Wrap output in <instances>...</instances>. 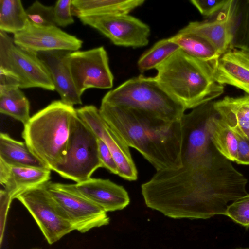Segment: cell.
<instances>
[{"label": "cell", "instance_id": "9", "mask_svg": "<svg viewBox=\"0 0 249 249\" xmlns=\"http://www.w3.org/2000/svg\"><path fill=\"white\" fill-rule=\"evenodd\" d=\"M68 64L80 96L89 88L108 89L113 87L114 76L104 47L71 52L68 56Z\"/></svg>", "mask_w": 249, "mask_h": 249}, {"label": "cell", "instance_id": "35", "mask_svg": "<svg viewBox=\"0 0 249 249\" xmlns=\"http://www.w3.org/2000/svg\"><path fill=\"white\" fill-rule=\"evenodd\" d=\"M249 249V248H241V247H240V248H235V249Z\"/></svg>", "mask_w": 249, "mask_h": 249}, {"label": "cell", "instance_id": "20", "mask_svg": "<svg viewBox=\"0 0 249 249\" xmlns=\"http://www.w3.org/2000/svg\"><path fill=\"white\" fill-rule=\"evenodd\" d=\"M0 160L12 166L49 169L25 142L15 140L5 133L0 134Z\"/></svg>", "mask_w": 249, "mask_h": 249}, {"label": "cell", "instance_id": "15", "mask_svg": "<svg viewBox=\"0 0 249 249\" xmlns=\"http://www.w3.org/2000/svg\"><path fill=\"white\" fill-rule=\"evenodd\" d=\"M55 187L91 201L107 213L121 210L130 203L127 192L109 179L90 178L75 184L53 183Z\"/></svg>", "mask_w": 249, "mask_h": 249}, {"label": "cell", "instance_id": "11", "mask_svg": "<svg viewBox=\"0 0 249 249\" xmlns=\"http://www.w3.org/2000/svg\"><path fill=\"white\" fill-rule=\"evenodd\" d=\"M78 117L101 139L110 151L118 168V175L129 181L136 180L138 172L129 147L105 121L99 109L87 105L76 109Z\"/></svg>", "mask_w": 249, "mask_h": 249}, {"label": "cell", "instance_id": "18", "mask_svg": "<svg viewBox=\"0 0 249 249\" xmlns=\"http://www.w3.org/2000/svg\"><path fill=\"white\" fill-rule=\"evenodd\" d=\"M49 169L9 166L0 160V182L12 197L30 188L49 181Z\"/></svg>", "mask_w": 249, "mask_h": 249}, {"label": "cell", "instance_id": "14", "mask_svg": "<svg viewBox=\"0 0 249 249\" xmlns=\"http://www.w3.org/2000/svg\"><path fill=\"white\" fill-rule=\"evenodd\" d=\"M18 46L37 53L54 50L78 51L83 41L55 25L38 26L29 21L21 31L14 34Z\"/></svg>", "mask_w": 249, "mask_h": 249}, {"label": "cell", "instance_id": "8", "mask_svg": "<svg viewBox=\"0 0 249 249\" xmlns=\"http://www.w3.org/2000/svg\"><path fill=\"white\" fill-rule=\"evenodd\" d=\"M46 183L27 189L15 198L28 211L47 242L52 245L74 230L66 213L48 192Z\"/></svg>", "mask_w": 249, "mask_h": 249}, {"label": "cell", "instance_id": "24", "mask_svg": "<svg viewBox=\"0 0 249 249\" xmlns=\"http://www.w3.org/2000/svg\"><path fill=\"white\" fill-rule=\"evenodd\" d=\"M211 135L212 142L217 150L229 160L235 161L238 137L218 113L212 120Z\"/></svg>", "mask_w": 249, "mask_h": 249}, {"label": "cell", "instance_id": "17", "mask_svg": "<svg viewBox=\"0 0 249 249\" xmlns=\"http://www.w3.org/2000/svg\"><path fill=\"white\" fill-rule=\"evenodd\" d=\"M223 85L238 88L249 95V55L240 50H229L220 57L213 76Z\"/></svg>", "mask_w": 249, "mask_h": 249}, {"label": "cell", "instance_id": "12", "mask_svg": "<svg viewBox=\"0 0 249 249\" xmlns=\"http://www.w3.org/2000/svg\"><path fill=\"white\" fill-rule=\"evenodd\" d=\"M53 199L63 210L74 230L84 233L92 229L106 226L110 219L103 209L87 199L46 183Z\"/></svg>", "mask_w": 249, "mask_h": 249}, {"label": "cell", "instance_id": "16", "mask_svg": "<svg viewBox=\"0 0 249 249\" xmlns=\"http://www.w3.org/2000/svg\"><path fill=\"white\" fill-rule=\"evenodd\" d=\"M71 51L54 50L41 52L37 54L43 63L55 88L64 103L73 106L81 105V96L73 83L68 64Z\"/></svg>", "mask_w": 249, "mask_h": 249}, {"label": "cell", "instance_id": "26", "mask_svg": "<svg viewBox=\"0 0 249 249\" xmlns=\"http://www.w3.org/2000/svg\"><path fill=\"white\" fill-rule=\"evenodd\" d=\"M180 49L169 38L161 39L140 57L137 63L138 69L141 72L156 69Z\"/></svg>", "mask_w": 249, "mask_h": 249}, {"label": "cell", "instance_id": "22", "mask_svg": "<svg viewBox=\"0 0 249 249\" xmlns=\"http://www.w3.org/2000/svg\"><path fill=\"white\" fill-rule=\"evenodd\" d=\"M169 39L189 55L209 64L215 71L216 69L221 55L203 37L192 33L178 32Z\"/></svg>", "mask_w": 249, "mask_h": 249}, {"label": "cell", "instance_id": "28", "mask_svg": "<svg viewBox=\"0 0 249 249\" xmlns=\"http://www.w3.org/2000/svg\"><path fill=\"white\" fill-rule=\"evenodd\" d=\"M29 21L38 26L55 25L54 20L53 6H46L36 1L26 10Z\"/></svg>", "mask_w": 249, "mask_h": 249}, {"label": "cell", "instance_id": "33", "mask_svg": "<svg viewBox=\"0 0 249 249\" xmlns=\"http://www.w3.org/2000/svg\"><path fill=\"white\" fill-rule=\"evenodd\" d=\"M236 134L238 142L235 162L238 164L249 165V139L244 136Z\"/></svg>", "mask_w": 249, "mask_h": 249}, {"label": "cell", "instance_id": "25", "mask_svg": "<svg viewBox=\"0 0 249 249\" xmlns=\"http://www.w3.org/2000/svg\"><path fill=\"white\" fill-rule=\"evenodd\" d=\"M29 20L19 0H0V31L14 34L22 31Z\"/></svg>", "mask_w": 249, "mask_h": 249}, {"label": "cell", "instance_id": "4", "mask_svg": "<svg viewBox=\"0 0 249 249\" xmlns=\"http://www.w3.org/2000/svg\"><path fill=\"white\" fill-rule=\"evenodd\" d=\"M73 106L55 100L39 110L24 125L22 137L30 150L54 171L65 160Z\"/></svg>", "mask_w": 249, "mask_h": 249}, {"label": "cell", "instance_id": "2", "mask_svg": "<svg viewBox=\"0 0 249 249\" xmlns=\"http://www.w3.org/2000/svg\"><path fill=\"white\" fill-rule=\"evenodd\" d=\"M99 111L125 143L138 151L156 171L181 167V121H167L140 110L103 102Z\"/></svg>", "mask_w": 249, "mask_h": 249}, {"label": "cell", "instance_id": "36", "mask_svg": "<svg viewBox=\"0 0 249 249\" xmlns=\"http://www.w3.org/2000/svg\"></svg>", "mask_w": 249, "mask_h": 249}, {"label": "cell", "instance_id": "6", "mask_svg": "<svg viewBox=\"0 0 249 249\" xmlns=\"http://www.w3.org/2000/svg\"><path fill=\"white\" fill-rule=\"evenodd\" d=\"M102 167L98 138L77 114L72 119L65 162L54 170L63 178L76 183L87 180Z\"/></svg>", "mask_w": 249, "mask_h": 249}, {"label": "cell", "instance_id": "1", "mask_svg": "<svg viewBox=\"0 0 249 249\" xmlns=\"http://www.w3.org/2000/svg\"><path fill=\"white\" fill-rule=\"evenodd\" d=\"M213 113L196 108L181 120V166L156 171L141 186L146 206L174 218L224 215L228 203L246 196V178L213 144Z\"/></svg>", "mask_w": 249, "mask_h": 249}, {"label": "cell", "instance_id": "32", "mask_svg": "<svg viewBox=\"0 0 249 249\" xmlns=\"http://www.w3.org/2000/svg\"><path fill=\"white\" fill-rule=\"evenodd\" d=\"M98 152L102 167L111 173L118 175V168L115 160L108 147L101 139L98 138Z\"/></svg>", "mask_w": 249, "mask_h": 249}, {"label": "cell", "instance_id": "31", "mask_svg": "<svg viewBox=\"0 0 249 249\" xmlns=\"http://www.w3.org/2000/svg\"><path fill=\"white\" fill-rule=\"evenodd\" d=\"M229 0H191L190 2L206 18L213 17L225 6Z\"/></svg>", "mask_w": 249, "mask_h": 249}, {"label": "cell", "instance_id": "13", "mask_svg": "<svg viewBox=\"0 0 249 249\" xmlns=\"http://www.w3.org/2000/svg\"><path fill=\"white\" fill-rule=\"evenodd\" d=\"M238 3L239 0H229L213 17L190 22L178 33H192L203 37L222 55L231 49Z\"/></svg>", "mask_w": 249, "mask_h": 249}, {"label": "cell", "instance_id": "7", "mask_svg": "<svg viewBox=\"0 0 249 249\" xmlns=\"http://www.w3.org/2000/svg\"><path fill=\"white\" fill-rule=\"evenodd\" d=\"M0 72L14 78L20 89L40 88L53 91L49 73L37 53L16 45L0 31Z\"/></svg>", "mask_w": 249, "mask_h": 249}, {"label": "cell", "instance_id": "5", "mask_svg": "<svg viewBox=\"0 0 249 249\" xmlns=\"http://www.w3.org/2000/svg\"><path fill=\"white\" fill-rule=\"evenodd\" d=\"M102 102L140 110L170 122L181 121L186 110L155 77L142 75L129 79L109 90Z\"/></svg>", "mask_w": 249, "mask_h": 249}, {"label": "cell", "instance_id": "19", "mask_svg": "<svg viewBox=\"0 0 249 249\" xmlns=\"http://www.w3.org/2000/svg\"><path fill=\"white\" fill-rule=\"evenodd\" d=\"M214 107L220 117L234 132L249 139V95L225 96L214 101Z\"/></svg>", "mask_w": 249, "mask_h": 249}, {"label": "cell", "instance_id": "23", "mask_svg": "<svg viewBox=\"0 0 249 249\" xmlns=\"http://www.w3.org/2000/svg\"><path fill=\"white\" fill-rule=\"evenodd\" d=\"M0 112L24 125L29 121L30 102L19 87L0 86Z\"/></svg>", "mask_w": 249, "mask_h": 249}, {"label": "cell", "instance_id": "10", "mask_svg": "<svg viewBox=\"0 0 249 249\" xmlns=\"http://www.w3.org/2000/svg\"><path fill=\"white\" fill-rule=\"evenodd\" d=\"M81 22L107 37L114 44L133 48L148 45L150 27L128 14L81 16Z\"/></svg>", "mask_w": 249, "mask_h": 249}, {"label": "cell", "instance_id": "3", "mask_svg": "<svg viewBox=\"0 0 249 249\" xmlns=\"http://www.w3.org/2000/svg\"><path fill=\"white\" fill-rule=\"evenodd\" d=\"M156 69V80L186 109L213 101L224 92V85L213 79L214 68L181 49Z\"/></svg>", "mask_w": 249, "mask_h": 249}, {"label": "cell", "instance_id": "21", "mask_svg": "<svg viewBox=\"0 0 249 249\" xmlns=\"http://www.w3.org/2000/svg\"><path fill=\"white\" fill-rule=\"evenodd\" d=\"M144 0H72L73 15L77 17L129 14L143 4Z\"/></svg>", "mask_w": 249, "mask_h": 249}, {"label": "cell", "instance_id": "34", "mask_svg": "<svg viewBox=\"0 0 249 249\" xmlns=\"http://www.w3.org/2000/svg\"><path fill=\"white\" fill-rule=\"evenodd\" d=\"M0 245L2 242L6 218L11 202L13 198L4 190L0 191Z\"/></svg>", "mask_w": 249, "mask_h": 249}, {"label": "cell", "instance_id": "29", "mask_svg": "<svg viewBox=\"0 0 249 249\" xmlns=\"http://www.w3.org/2000/svg\"><path fill=\"white\" fill-rule=\"evenodd\" d=\"M246 228H249V194L228 205L225 215Z\"/></svg>", "mask_w": 249, "mask_h": 249}, {"label": "cell", "instance_id": "27", "mask_svg": "<svg viewBox=\"0 0 249 249\" xmlns=\"http://www.w3.org/2000/svg\"><path fill=\"white\" fill-rule=\"evenodd\" d=\"M249 55V0H239L231 49Z\"/></svg>", "mask_w": 249, "mask_h": 249}, {"label": "cell", "instance_id": "30", "mask_svg": "<svg viewBox=\"0 0 249 249\" xmlns=\"http://www.w3.org/2000/svg\"><path fill=\"white\" fill-rule=\"evenodd\" d=\"M53 16L56 26L65 27L74 22L72 0H59L53 6Z\"/></svg>", "mask_w": 249, "mask_h": 249}]
</instances>
